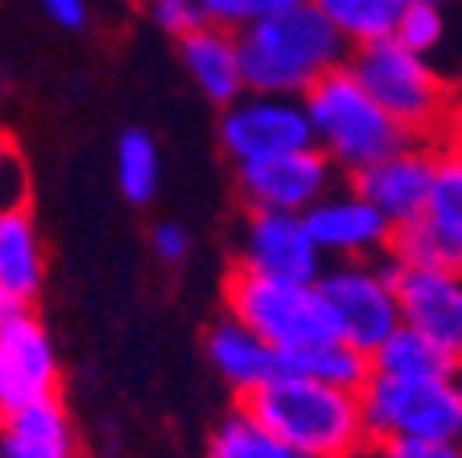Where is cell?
I'll return each instance as SVG.
<instances>
[{"label":"cell","instance_id":"1","mask_svg":"<svg viewBox=\"0 0 462 458\" xmlns=\"http://www.w3.org/2000/svg\"><path fill=\"white\" fill-rule=\"evenodd\" d=\"M240 405L293 458H359L367 450L359 397L318 380L277 372L269 384L240 397Z\"/></svg>","mask_w":462,"mask_h":458},{"label":"cell","instance_id":"2","mask_svg":"<svg viewBox=\"0 0 462 458\" xmlns=\"http://www.w3.org/2000/svg\"><path fill=\"white\" fill-rule=\"evenodd\" d=\"M244 91L301 99L327 70L343 67L346 46L310 5L285 9L236 33Z\"/></svg>","mask_w":462,"mask_h":458},{"label":"cell","instance_id":"3","mask_svg":"<svg viewBox=\"0 0 462 458\" xmlns=\"http://www.w3.org/2000/svg\"><path fill=\"white\" fill-rule=\"evenodd\" d=\"M314 149L327 157L335 170L356 173L364 165L388 157L393 149L409 145L413 136L396 125L384 107L367 96L346 67H335L318 79L301 96Z\"/></svg>","mask_w":462,"mask_h":458},{"label":"cell","instance_id":"4","mask_svg":"<svg viewBox=\"0 0 462 458\" xmlns=\"http://www.w3.org/2000/svg\"><path fill=\"white\" fill-rule=\"evenodd\" d=\"M343 67L413 141H430L433 133H442L454 99L446 79L425 62V54L404 50L396 38H380L356 46Z\"/></svg>","mask_w":462,"mask_h":458},{"label":"cell","instance_id":"5","mask_svg":"<svg viewBox=\"0 0 462 458\" xmlns=\"http://www.w3.org/2000/svg\"><path fill=\"white\" fill-rule=\"evenodd\" d=\"M356 397H359V413H364L367 446L462 438L458 380H396V376L372 372Z\"/></svg>","mask_w":462,"mask_h":458},{"label":"cell","instance_id":"6","mask_svg":"<svg viewBox=\"0 0 462 458\" xmlns=\"http://www.w3.org/2000/svg\"><path fill=\"white\" fill-rule=\"evenodd\" d=\"M223 302H227V318L260 334L277 355L338 339L318 285L256 277V273L236 265L223 281Z\"/></svg>","mask_w":462,"mask_h":458},{"label":"cell","instance_id":"7","mask_svg":"<svg viewBox=\"0 0 462 458\" xmlns=\"http://www.w3.org/2000/svg\"><path fill=\"white\" fill-rule=\"evenodd\" d=\"M314 285L327 302L335 334L356 351L372 355L401 326V305H396L393 289V257H384V265L338 260V268L318 273Z\"/></svg>","mask_w":462,"mask_h":458},{"label":"cell","instance_id":"8","mask_svg":"<svg viewBox=\"0 0 462 458\" xmlns=\"http://www.w3.org/2000/svg\"><path fill=\"white\" fill-rule=\"evenodd\" d=\"M388 257L396 265L462 273V153L442 145L430 199L413 223L393 228Z\"/></svg>","mask_w":462,"mask_h":458},{"label":"cell","instance_id":"9","mask_svg":"<svg viewBox=\"0 0 462 458\" xmlns=\"http://www.w3.org/2000/svg\"><path fill=\"white\" fill-rule=\"evenodd\" d=\"M219 141L236 165L248 162H269V157H285L314 145L306 107L301 99L285 96H240L223 107L219 120Z\"/></svg>","mask_w":462,"mask_h":458},{"label":"cell","instance_id":"10","mask_svg":"<svg viewBox=\"0 0 462 458\" xmlns=\"http://www.w3.org/2000/svg\"><path fill=\"white\" fill-rule=\"evenodd\" d=\"M438 153H442V145L409 141L401 149H393L388 157L351 173V191L372 202L393 228H404V223H413L421 215L425 199H430Z\"/></svg>","mask_w":462,"mask_h":458},{"label":"cell","instance_id":"11","mask_svg":"<svg viewBox=\"0 0 462 458\" xmlns=\"http://www.w3.org/2000/svg\"><path fill=\"white\" fill-rule=\"evenodd\" d=\"M330 186H335V165L314 145L298 153H285V157L240 165V194L248 199L252 210L306 215Z\"/></svg>","mask_w":462,"mask_h":458},{"label":"cell","instance_id":"12","mask_svg":"<svg viewBox=\"0 0 462 458\" xmlns=\"http://www.w3.org/2000/svg\"><path fill=\"white\" fill-rule=\"evenodd\" d=\"M393 289L401 322L430 334L462 363V273L446 268H413L393 260Z\"/></svg>","mask_w":462,"mask_h":458},{"label":"cell","instance_id":"13","mask_svg":"<svg viewBox=\"0 0 462 458\" xmlns=\"http://www.w3.org/2000/svg\"><path fill=\"white\" fill-rule=\"evenodd\" d=\"M310 239L318 244L322 257L338 260H375L388 257V239H393V223L380 215L367 199L356 191H327L314 207L301 215Z\"/></svg>","mask_w":462,"mask_h":458},{"label":"cell","instance_id":"14","mask_svg":"<svg viewBox=\"0 0 462 458\" xmlns=\"http://www.w3.org/2000/svg\"><path fill=\"white\" fill-rule=\"evenodd\" d=\"M322 252L310 239L301 215H281V210H252L248 231H244L240 268L273 281H298L314 285L322 273Z\"/></svg>","mask_w":462,"mask_h":458},{"label":"cell","instance_id":"15","mask_svg":"<svg viewBox=\"0 0 462 458\" xmlns=\"http://www.w3.org/2000/svg\"><path fill=\"white\" fill-rule=\"evenodd\" d=\"M58 384H62V368L50 331L38 318L25 314L9 331H0V413L58 397Z\"/></svg>","mask_w":462,"mask_h":458},{"label":"cell","instance_id":"16","mask_svg":"<svg viewBox=\"0 0 462 458\" xmlns=\"http://www.w3.org/2000/svg\"><path fill=\"white\" fill-rule=\"evenodd\" d=\"M182 67L190 70L194 87H199L207 99L227 107L231 99L244 96V70H240V46H236V33L223 25H207L186 33L182 42Z\"/></svg>","mask_w":462,"mask_h":458},{"label":"cell","instance_id":"17","mask_svg":"<svg viewBox=\"0 0 462 458\" xmlns=\"http://www.w3.org/2000/svg\"><path fill=\"white\" fill-rule=\"evenodd\" d=\"M207 355H211L215 372L240 397H248L252 388H260V384H269L277 376V351L260 334H252L244 322H236V318H223V322L211 326Z\"/></svg>","mask_w":462,"mask_h":458},{"label":"cell","instance_id":"18","mask_svg":"<svg viewBox=\"0 0 462 458\" xmlns=\"http://www.w3.org/2000/svg\"><path fill=\"white\" fill-rule=\"evenodd\" d=\"M372 372L396 376V380H458L462 363L442 343H433L430 334L401 322L372 351Z\"/></svg>","mask_w":462,"mask_h":458},{"label":"cell","instance_id":"19","mask_svg":"<svg viewBox=\"0 0 462 458\" xmlns=\"http://www.w3.org/2000/svg\"><path fill=\"white\" fill-rule=\"evenodd\" d=\"M46 281V248L29 210L0 215V289L21 302H33Z\"/></svg>","mask_w":462,"mask_h":458},{"label":"cell","instance_id":"20","mask_svg":"<svg viewBox=\"0 0 462 458\" xmlns=\"http://www.w3.org/2000/svg\"><path fill=\"white\" fill-rule=\"evenodd\" d=\"M277 372L285 376H301V380H318L330 388H346L359 392L364 380L372 376V355L346 347L343 339H327L314 347H298V351L277 355Z\"/></svg>","mask_w":462,"mask_h":458},{"label":"cell","instance_id":"21","mask_svg":"<svg viewBox=\"0 0 462 458\" xmlns=\"http://www.w3.org/2000/svg\"><path fill=\"white\" fill-rule=\"evenodd\" d=\"M306 5L343 38V46H367L393 38L409 0H306Z\"/></svg>","mask_w":462,"mask_h":458},{"label":"cell","instance_id":"22","mask_svg":"<svg viewBox=\"0 0 462 458\" xmlns=\"http://www.w3.org/2000/svg\"><path fill=\"white\" fill-rule=\"evenodd\" d=\"M116 182H120V194L136 207L153 202L157 186H162V157H157V145L149 133L141 128H128L116 145Z\"/></svg>","mask_w":462,"mask_h":458},{"label":"cell","instance_id":"23","mask_svg":"<svg viewBox=\"0 0 462 458\" xmlns=\"http://www.w3.org/2000/svg\"><path fill=\"white\" fill-rule=\"evenodd\" d=\"M207 458H293L285 442H277L248 409H236L215 425L211 442H207Z\"/></svg>","mask_w":462,"mask_h":458},{"label":"cell","instance_id":"24","mask_svg":"<svg viewBox=\"0 0 462 458\" xmlns=\"http://www.w3.org/2000/svg\"><path fill=\"white\" fill-rule=\"evenodd\" d=\"M0 434H9V438H29V442H75L70 417H67V409H62L58 397L29 401V405H21V409L0 413Z\"/></svg>","mask_w":462,"mask_h":458},{"label":"cell","instance_id":"25","mask_svg":"<svg viewBox=\"0 0 462 458\" xmlns=\"http://www.w3.org/2000/svg\"><path fill=\"white\" fill-rule=\"evenodd\" d=\"M396 42L413 54H430V50L442 46L446 38V13H442V0H409L396 21Z\"/></svg>","mask_w":462,"mask_h":458},{"label":"cell","instance_id":"26","mask_svg":"<svg viewBox=\"0 0 462 458\" xmlns=\"http://www.w3.org/2000/svg\"><path fill=\"white\" fill-rule=\"evenodd\" d=\"M199 5L211 25H223V29H231V33H240V29L256 25V21H264V17L298 9L306 0H199Z\"/></svg>","mask_w":462,"mask_h":458},{"label":"cell","instance_id":"27","mask_svg":"<svg viewBox=\"0 0 462 458\" xmlns=\"http://www.w3.org/2000/svg\"><path fill=\"white\" fill-rule=\"evenodd\" d=\"M149 17H153V25L162 33H170L178 42L207 25V13H202L199 0H149Z\"/></svg>","mask_w":462,"mask_h":458},{"label":"cell","instance_id":"28","mask_svg":"<svg viewBox=\"0 0 462 458\" xmlns=\"http://www.w3.org/2000/svg\"><path fill=\"white\" fill-rule=\"evenodd\" d=\"M17 210H29V170L21 149L0 162V215H17Z\"/></svg>","mask_w":462,"mask_h":458},{"label":"cell","instance_id":"29","mask_svg":"<svg viewBox=\"0 0 462 458\" xmlns=\"http://www.w3.org/2000/svg\"><path fill=\"white\" fill-rule=\"evenodd\" d=\"M0 458H79L75 442H29L0 434Z\"/></svg>","mask_w":462,"mask_h":458},{"label":"cell","instance_id":"30","mask_svg":"<svg viewBox=\"0 0 462 458\" xmlns=\"http://www.w3.org/2000/svg\"><path fill=\"white\" fill-rule=\"evenodd\" d=\"M375 458H462L458 442H384Z\"/></svg>","mask_w":462,"mask_h":458},{"label":"cell","instance_id":"31","mask_svg":"<svg viewBox=\"0 0 462 458\" xmlns=\"http://www.w3.org/2000/svg\"><path fill=\"white\" fill-rule=\"evenodd\" d=\"M153 252L162 265H182L186 252H190V239L178 223H157L153 228Z\"/></svg>","mask_w":462,"mask_h":458},{"label":"cell","instance_id":"32","mask_svg":"<svg viewBox=\"0 0 462 458\" xmlns=\"http://www.w3.org/2000/svg\"><path fill=\"white\" fill-rule=\"evenodd\" d=\"M42 9H46V17L62 29L87 25V0H42Z\"/></svg>","mask_w":462,"mask_h":458},{"label":"cell","instance_id":"33","mask_svg":"<svg viewBox=\"0 0 462 458\" xmlns=\"http://www.w3.org/2000/svg\"><path fill=\"white\" fill-rule=\"evenodd\" d=\"M442 133H446V149L462 153V99H454V104H450V112H446V125H442Z\"/></svg>","mask_w":462,"mask_h":458},{"label":"cell","instance_id":"34","mask_svg":"<svg viewBox=\"0 0 462 458\" xmlns=\"http://www.w3.org/2000/svg\"><path fill=\"white\" fill-rule=\"evenodd\" d=\"M25 314H29V302H21V297H13V294L0 289V331H9V326Z\"/></svg>","mask_w":462,"mask_h":458},{"label":"cell","instance_id":"35","mask_svg":"<svg viewBox=\"0 0 462 458\" xmlns=\"http://www.w3.org/2000/svg\"><path fill=\"white\" fill-rule=\"evenodd\" d=\"M9 153H17V141H13V133H5V128H0V162H5Z\"/></svg>","mask_w":462,"mask_h":458}]
</instances>
